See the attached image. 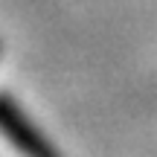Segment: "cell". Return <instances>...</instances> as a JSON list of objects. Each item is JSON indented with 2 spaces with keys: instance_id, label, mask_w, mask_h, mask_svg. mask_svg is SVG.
<instances>
[{
  "instance_id": "cell-1",
  "label": "cell",
  "mask_w": 157,
  "mask_h": 157,
  "mask_svg": "<svg viewBox=\"0 0 157 157\" xmlns=\"http://www.w3.org/2000/svg\"><path fill=\"white\" fill-rule=\"evenodd\" d=\"M0 137L21 157H58L52 146L44 140V134H38L6 96H0Z\"/></svg>"
}]
</instances>
